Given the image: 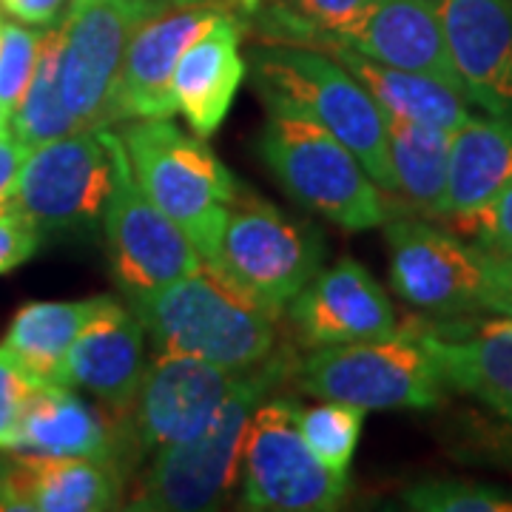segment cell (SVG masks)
Instances as JSON below:
<instances>
[{
  "instance_id": "cell-1",
  "label": "cell",
  "mask_w": 512,
  "mask_h": 512,
  "mask_svg": "<svg viewBox=\"0 0 512 512\" xmlns=\"http://www.w3.org/2000/svg\"><path fill=\"white\" fill-rule=\"evenodd\" d=\"M126 305L143 322L157 353L194 356L245 373L276 353V313L239 293L202 262L197 271Z\"/></svg>"
},
{
  "instance_id": "cell-2",
  "label": "cell",
  "mask_w": 512,
  "mask_h": 512,
  "mask_svg": "<svg viewBox=\"0 0 512 512\" xmlns=\"http://www.w3.org/2000/svg\"><path fill=\"white\" fill-rule=\"evenodd\" d=\"M288 373H293L288 353H274L254 370L239 373L237 384L205 427L154 453L128 507L143 512H202L220 507L239 481L248 421Z\"/></svg>"
},
{
  "instance_id": "cell-3",
  "label": "cell",
  "mask_w": 512,
  "mask_h": 512,
  "mask_svg": "<svg viewBox=\"0 0 512 512\" xmlns=\"http://www.w3.org/2000/svg\"><path fill=\"white\" fill-rule=\"evenodd\" d=\"M259 97L268 106L259 151L288 197L345 231L384 225L387 202L382 188L373 183L359 157L291 100L276 94Z\"/></svg>"
},
{
  "instance_id": "cell-4",
  "label": "cell",
  "mask_w": 512,
  "mask_h": 512,
  "mask_svg": "<svg viewBox=\"0 0 512 512\" xmlns=\"http://www.w3.org/2000/svg\"><path fill=\"white\" fill-rule=\"evenodd\" d=\"M251 72L256 92L291 100L359 157L373 183L393 194L387 111L336 57L302 43L271 40L251 52Z\"/></svg>"
},
{
  "instance_id": "cell-5",
  "label": "cell",
  "mask_w": 512,
  "mask_h": 512,
  "mask_svg": "<svg viewBox=\"0 0 512 512\" xmlns=\"http://www.w3.org/2000/svg\"><path fill=\"white\" fill-rule=\"evenodd\" d=\"M128 163L151 202L194 242L202 262H214L222 225L237 200V180L220 157L194 131L171 123V117L134 120L120 134Z\"/></svg>"
},
{
  "instance_id": "cell-6",
  "label": "cell",
  "mask_w": 512,
  "mask_h": 512,
  "mask_svg": "<svg viewBox=\"0 0 512 512\" xmlns=\"http://www.w3.org/2000/svg\"><path fill=\"white\" fill-rule=\"evenodd\" d=\"M299 390L359 410H433L444 399L439 365L416 330L387 339L328 345L293 365Z\"/></svg>"
},
{
  "instance_id": "cell-7",
  "label": "cell",
  "mask_w": 512,
  "mask_h": 512,
  "mask_svg": "<svg viewBox=\"0 0 512 512\" xmlns=\"http://www.w3.org/2000/svg\"><path fill=\"white\" fill-rule=\"evenodd\" d=\"M384 239L390 285L402 302L441 319L470 313L501 316L490 251L419 217H387Z\"/></svg>"
},
{
  "instance_id": "cell-8",
  "label": "cell",
  "mask_w": 512,
  "mask_h": 512,
  "mask_svg": "<svg viewBox=\"0 0 512 512\" xmlns=\"http://www.w3.org/2000/svg\"><path fill=\"white\" fill-rule=\"evenodd\" d=\"M325 259L319 231L265 200H234L222 225L211 268L265 311L291 305ZM208 265V262H205Z\"/></svg>"
},
{
  "instance_id": "cell-9",
  "label": "cell",
  "mask_w": 512,
  "mask_h": 512,
  "mask_svg": "<svg viewBox=\"0 0 512 512\" xmlns=\"http://www.w3.org/2000/svg\"><path fill=\"white\" fill-rule=\"evenodd\" d=\"M117 137L109 126L77 128L29 151L12 202L43 237H77L103 222Z\"/></svg>"
},
{
  "instance_id": "cell-10",
  "label": "cell",
  "mask_w": 512,
  "mask_h": 512,
  "mask_svg": "<svg viewBox=\"0 0 512 512\" xmlns=\"http://www.w3.org/2000/svg\"><path fill=\"white\" fill-rule=\"evenodd\" d=\"M293 399H271L254 410L242 447V501L248 510L328 512L350 490V473H336L308 447L296 427Z\"/></svg>"
},
{
  "instance_id": "cell-11",
  "label": "cell",
  "mask_w": 512,
  "mask_h": 512,
  "mask_svg": "<svg viewBox=\"0 0 512 512\" xmlns=\"http://www.w3.org/2000/svg\"><path fill=\"white\" fill-rule=\"evenodd\" d=\"M100 225L114 279L126 299L160 291L202 265L200 251L183 228L140 188L120 137L114 148V185Z\"/></svg>"
},
{
  "instance_id": "cell-12",
  "label": "cell",
  "mask_w": 512,
  "mask_h": 512,
  "mask_svg": "<svg viewBox=\"0 0 512 512\" xmlns=\"http://www.w3.org/2000/svg\"><path fill=\"white\" fill-rule=\"evenodd\" d=\"M146 20L151 15L126 0H72L60 20V94L80 128L120 120L117 83L128 43Z\"/></svg>"
},
{
  "instance_id": "cell-13",
  "label": "cell",
  "mask_w": 512,
  "mask_h": 512,
  "mask_svg": "<svg viewBox=\"0 0 512 512\" xmlns=\"http://www.w3.org/2000/svg\"><path fill=\"white\" fill-rule=\"evenodd\" d=\"M239 373L194 356L157 353L131 407L137 447L154 456L174 441L194 436L217 413Z\"/></svg>"
},
{
  "instance_id": "cell-14",
  "label": "cell",
  "mask_w": 512,
  "mask_h": 512,
  "mask_svg": "<svg viewBox=\"0 0 512 512\" xmlns=\"http://www.w3.org/2000/svg\"><path fill=\"white\" fill-rule=\"evenodd\" d=\"M291 325L313 348L373 342L399 333L390 296L362 262L339 259L296 293L285 308Z\"/></svg>"
},
{
  "instance_id": "cell-15",
  "label": "cell",
  "mask_w": 512,
  "mask_h": 512,
  "mask_svg": "<svg viewBox=\"0 0 512 512\" xmlns=\"http://www.w3.org/2000/svg\"><path fill=\"white\" fill-rule=\"evenodd\" d=\"M447 52L470 103L512 120V0H436Z\"/></svg>"
},
{
  "instance_id": "cell-16",
  "label": "cell",
  "mask_w": 512,
  "mask_h": 512,
  "mask_svg": "<svg viewBox=\"0 0 512 512\" xmlns=\"http://www.w3.org/2000/svg\"><path fill=\"white\" fill-rule=\"evenodd\" d=\"M225 6L228 3L222 0L174 6L134 32L117 83L120 120H157L177 114L171 94L177 63L185 49L220 18Z\"/></svg>"
},
{
  "instance_id": "cell-17",
  "label": "cell",
  "mask_w": 512,
  "mask_h": 512,
  "mask_svg": "<svg viewBox=\"0 0 512 512\" xmlns=\"http://www.w3.org/2000/svg\"><path fill=\"white\" fill-rule=\"evenodd\" d=\"M146 370L143 322L128 305L103 296L86 328L74 339L60 373V384L80 387L117 416H126L134 407Z\"/></svg>"
},
{
  "instance_id": "cell-18",
  "label": "cell",
  "mask_w": 512,
  "mask_h": 512,
  "mask_svg": "<svg viewBox=\"0 0 512 512\" xmlns=\"http://www.w3.org/2000/svg\"><path fill=\"white\" fill-rule=\"evenodd\" d=\"M123 498V478L114 461L15 453L3 464L0 510L100 512Z\"/></svg>"
},
{
  "instance_id": "cell-19",
  "label": "cell",
  "mask_w": 512,
  "mask_h": 512,
  "mask_svg": "<svg viewBox=\"0 0 512 512\" xmlns=\"http://www.w3.org/2000/svg\"><path fill=\"white\" fill-rule=\"evenodd\" d=\"M242 18L228 3L222 15L202 32L180 57L171 80L174 109L183 114L197 137H211L225 123L231 103L245 77V60L239 55Z\"/></svg>"
},
{
  "instance_id": "cell-20",
  "label": "cell",
  "mask_w": 512,
  "mask_h": 512,
  "mask_svg": "<svg viewBox=\"0 0 512 512\" xmlns=\"http://www.w3.org/2000/svg\"><path fill=\"white\" fill-rule=\"evenodd\" d=\"M342 43L390 69L427 74L464 92L447 52L436 0H376L365 23Z\"/></svg>"
},
{
  "instance_id": "cell-21",
  "label": "cell",
  "mask_w": 512,
  "mask_h": 512,
  "mask_svg": "<svg viewBox=\"0 0 512 512\" xmlns=\"http://www.w3.org/2000/svg\"><path fill=\"white\" fill-rule=\"evenodd\" d=\"M436 359L444 384L512 421V316L478 330L413 328Z\"/></svg>"
},
{
  "instance_id": "cell-22",
  "label": "cell",
  "mask_w": 512,
  "mask_h": 512,
  "mask_svg": "<svg viewBox=\"0 0 512 512\" xmlns=\"http://www.w3.org/2000/svg\"><path fill=\"white\" fill-rule=\"evenodd\" d=\"M15 453L97 458L117 464V444L109 424L69 384L57 382H37L32 390Z\"/></svg>"
},
{
  "instance_id": "cell-23",
  "label": "cell",
  "mask_w": 512,
  "mask_h": 512,
  "mask_svg": "<svg viewBox=\"0 0 512 512\" xmlns=\"http://www.w3.org/2000/svg\"><path fill=\"white\" fill-rule=\"evenodd\" d=\"M512 188V120L470 117L453 131L444 217L476 214Z\"/></svg>"
},
{
  "instance_id": "cell-24",
  "label": "cell",
  "mask_w": 512,
  "mask_h": 512,
  "mask_svg": "<svg viewBox=\"0 0 512 512\" xmlns=\"http://www.w3.org/2000/svg\"><path fill=\"white\" fill-rule=\"evenodd\" d=\"M313 49H322L330 57H336L367 92L376 97V103L387 114L407 117V120L424 123V126L444 128V131H456L470 117H476L470 111V97L453 89V86H447V83H441L436 77L390 69L384 63L359 55L356 49H350L345 43H322Z\"/></svg>"
},
{
  "instance_id": "cell-25",
  "label": "cell",
  "mask_w": 512,
  "mask_h": 512,
  "mask_svg": "<svg viewBox=\"0 0 512 512\" xmlns=\"http://www.w3.org/2000/svg\"><path fill=\"white\" fill-rule=\"evenodd\" d=\"M453 131L387 114V151L393 194H402L427 217H444Z\"/></svg>"
},
{
  "instance_id": "cell-26",
  "label": "cell",
  "mask_w": 512,
  "mask_h": 512,
  "mask_svg": "<svg viewBox=\"0 0 512 512\" xmlns=\"http://www.w3.org/2000/svg\"><path fill=\"white\" fill-rule=\"evenodd\" d=\"M103 296L80 302H29L12 319L3 348L15 353L37 382H57L74 339L92 319Z\"/></svg>"
},
{
  "instance_id": "cell-27",
  "label": "cell",
  "mask_w": 512,
  "mask_h": 512,
  "mask_svg": "<svg viewBox=\"0 0 512 512\" xmlns=\"http://www.w3.org/2000/svg\"><path fill=\"white\" fill-rule=\"evenodd\" d=\"M9 128L29 151L80 128L60 94V26L43 32L35 74L18 111L9 120Z\"/></svg>"
},
{
  "instance_id": "cell-28",
  "label": "cell",
  "mask_w": 512,
  "mask_h": 512,
  "mask_svg": "<svg viewBox=\"0 0 512 512\" xmlns=\"http://www.w3.org/2000/svg\"><path fill=\"white\" fill-rule=\"evenodd\" d=\"M376 0H279L262 12V29L279 43H342L370 15Z\"/></svg>"
},
{
  "instance_id": "cell-29",
  "label": "cell",
  "mask_w": 512,
  "mask_h": 512,
  "mask_svg": "<svg viewBox=\"0 0 512 512\" xmlns=\"http://www.w3.org/2000/svg\"><path fill=\"white\" fill-rule=\"evenodd\" d=\"M365 410L342 402H322L296 407V427L319 461L336 473H350V461L362 439Z\"/></svg>"
},
{
  "instance_id": "cell-30",
  "label": "cell",
  "mask_w": 512,
  "mask_h": 512,
  "mask_svg": "<svg viewBox=\"0 0 512 512\" xmlns=\"http://www.w3.org/2000/svg\"><path fill=\"white\" fill-rule=\"evenodd\" d=\"M402 498L419 512H512L510 490L467 478H421Z\"/></svg>"
},
{
  "instance_id": "cell-31",
  "label": "cell",
  "mask_w": 512,
  "mask_h": 512,
  "mask_svg": "<svg viewBox=\"0 0 512 512\" xmlns=\"http://www.w3.org/2000/svg\"><path fill=\"white\" fill-rule=\"evenodd\" d=\"M43 32L20 23H3L0 29V126H9L18 111L29 80L35 74Z\"/></svg>"
},
{
  "instance_id": "cell-32",
  "label": "cell",
  "mask_w": 512,
  "mask_h": 512,
  "mask_svg": "<svg viewBox=\"0 0 512 512\" xmlns=\"http://www.w3.org/2000/svg\"><path fill=\"white\" fill-rule=\"evenodd\" d=\"M37 379L20 365L15 353L0 345V453H15L29 396Z\"/></svg>"
},
{
  "instance_id": "cell-33",
  "label": "cell",
  "mask_w": 512,
  "mask_h": 512,
  "mask_svg": "<svg viewBox=\"0 0 512 512\" xmlns=\"http://www.w3.org/2000/svg\"><path fill=\"white\" fill-rule=\"evenodd\" d=\"M458 234L467 237L484 251H510L512 248V188H507L498 200L476 214L456 217Z\"/></svg>"
},
{
  "instance_id": "cell-34",
  "label": "cell",
  "mask_w": 512,
  "mask_h": 512,
  "mask_svg": "<svg viewBox=\"0 0 512 512\" xmlns=\"http://www.w3.org/2000/svg\"><path fill=\"white\" fill-rule=\"evenodd\" d=\"M43 242V234L37 231V225L15 202H3L0 205V276L20 268L26 259L37 254Z\"/></svg>"
},
{
  "instance_id": "cell-35",
  "label": "cell",
  "mask_w": 512,
  "mask_h": 512,
  "mask_svg": "<svg viewBox=\"0 0 512 512\" xmlns=\"http://www.w3.org/2000/svg\"><path fill=\"white\" fill-rule=\"evenodd\" d=\"M29 157V148L20 143L9 126H0V205L15 200L20 168Z\"/></svg>"
},
{
  "instance_id": "cell-36",
  "label": "cell",
  "mask_w": 512,
  "mask_h": 512,
  "mask_svg": "<svg viewBox=\"0 0 512 512\" xmlns=\"http://www.w3.org/2000/svg\"><path fill=\"white\" fill-rule=\"evenodd\" d=\"M66 0H0V9L9 12L20 23H32V26H52L60 12H63Z\"/></svg>"
},
{
  "instance_id": "cell-37",
  "label": "cell",
  "mask_w": 512,
  "mask_h": 512,
  "mask_svg": "<svg viewBox=\"0 0 512 512\" xmlns=\"http://www.w3.org/2000/svg\"><path fill=\"white\" fill-rule=\"evenodd\" d=\"M493 256L495 282L501 296V316H512V248L510 251H490Z\"/></svg>"
},
{
  "instance_id": "cell-38",
  "label": "cell",
  "mask_w": 512,
  "mask_h": 512,
  "mask_svg": "<svg viewBox=\"0 0 512 512\" xmlns=\"http://www.w3.org/2000/svg\"><path fill=\"white\" fill-rule=\"evenodd\" d=\"M126 3H131V6H137V9H143L146 15H163V12H168V9H174L177 6V0H126Z\"/></svg>"
},
{
  "instance_id": "cell-39",
  "label": "cell",
  "mask_w": 512,
  "mask_h": 512,
  "mask_svg": "<svg viewBox=\"0 0 512 512\" xmlns=\"http://www.w3.org/2000/svg\"><path fill=\"white\" fill-rule=\"evenodd\" d=\"M191 3H211V0H177V6H191Z\"/></svg>"
},
{
  "instance_id": "cell-40",
  "label": "cell",
  "mask_w": 512,
  "mask_h": 512,
  "mask_svg": "<svg viewBox=\"0 0 512 512\" xmlns=\"http://www.w3.org/2000/svg\"><path fill=\"white\" fill-rule=\"evenodd\" d=\"M0 29H3V20H0Z\"/></svg>"
}]
</instances>
